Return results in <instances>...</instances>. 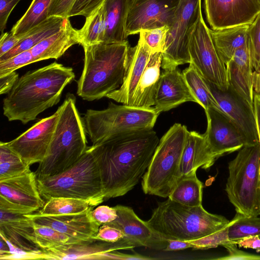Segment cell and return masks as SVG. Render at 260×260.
I'll list each match as a JSON object with an SVG mask.
<instances>
[{"label":"cell","instance_id":"cell-58","mask_svg":"<svg viewBox=\"0 0 260 260\" xmlns=\"http://www.w3.org/2000/svg\"><path fill=\"white\" fill-rule=\"evenodd\" d=\"M258 175H259V178L260 179V161H259V168H258Z\"/></svg>","mask_w":260,"mask_h":260},{"label":"cell","instance_id":"cell-6","mask_svg":"<svg viewBox=\"0 0 260 260\" xmlns=\"http://www.w3.org/2000/svg\"><path fill=\"white\" fill-rule=\"evenodd\" d=\"M188 133L185 125L175 123L160 139L142 178L145 194L169 197L180 178L181 160Z\"/></svg>","mask_w":260,"mask_h":260},{"label":"cell","instance_id":"cell-38","mask_svg":"<svg viewBox=\"0 0 260 260\" xmlns=\"http://www.w3.org/2000/svg\"><path fill=\"white\" fill-rule=\"evenodd\" d=\"M36 242L42 250H48L62 246L68 243L69 237L46 225L34 223Z\"/></svg>","mask_w":260,"mask_h":260},{"label":"cell","instance_id":"cell-51","mask_svg":"<svg viewBox=\"0 0 260 260\" xmlns=\"http://www.w3.org/2000/svg\"><path fill=\"white\" fill-rule=\"evenodd\" d=\"M152 259L153 258L144 256L138 253L126 254L119 252L117 250L113 251L99 254L97 259Z\"/></svg>","mask_w":260,"mask_h":260},{"label":"cell","instance_id":"cell-48","mask_svg":"<svg viewBox=\"0 0 260 260\" xmlns=\"http://www.w3.org/2000/svg\"><path fill=\"white\" fill-rule=\"evenodd\" d=\"M23 39L22 34L14 35L10 31L4 32L0 38V57L8 52Z\"/></svg>","mask_w":260,"mask_h":260},{"label":"cell","instance_id":"cell-45","mask_svg":"<svg viewBox=\"0 0 260 260\" xmlns=\"http://www.w3.org/2000/svg\"><path fill=\"white\" fill-rule=\"evenodd\" d=\"M229 254L224 256L214 258L218 260H260V255L248 253L239 249L236 241H232L224 246Z\"/></svg>","mask_w":260,"mask_h":260},{"label":"cell","instance_id":"cell-14","mask_svg":"<svg viewBox=\"0 0 260 260\" xmlns=\"http://www.w3.org/2000/svg\"><path fill=\"white\" fill-rule=\"evenodd\" d=\"M57 110L43 118L15 139L6 142L28 166L41 162L48 151L58 120Z\"/></svg>","mask_w":260,"mask_h":260},{"label":"cell","instance_id":"cell-36","mask_svg":"<svg viewBox=\"0 0 260 260\" xmlns=\"http://www.w3.org/2000/svg\"><path fill=\"white\" fill-rule=\"evenodd\" d=\"M22 158L11 150L6 142L0 143V180L21 175L28 170Z\"/></svg>","mask_w":260,"mask_h":260},{"label":"cell","instance_id":"cell-28","mask_svg":"<svg viewBox=\"0 0 260 260\" xmlns=\"http://www.w3.org/2000/svg\"><path fill=\"white\" fill-rule=\"evenodd\" d=\"M129 0H106L105 10L106 29L104 44L128 42L126 22Z\"/></svg>","mask_w":260,"mask_h":260},{"label":"cell","instance_id":"cell-42","mask_svg":"<svg viewBox=\"0 0 260 260\" xmlns=\"http://www.w3.org/2000/svg\"><path fill=\"white\" fill-rule=\"evenodd\" d=\"M35 62L30 49L22 51L7 60L0 61V77Z\"/></svg>","mask_w":260,"mask_h":260},{"label":"cell","instance_id":"cell-59","mask_svg":"<svg viewBox=\"0 0 260 260\" xmlns=\"http://www.w3.org/2000/svg\"><path fill=\"white\" fill-rule=\"evenodd\" d=\"M259 2H260V0H259Z\"/></svg>","mask_w":260,"mask_h":260},{"label":"cell","instance_id":"cell-35","mask_svg":"<svg viewBox=\"0 0 260 260\" xmlns=\"http://www.w3.org/2000/svg\"><path fill=\"white\" fill-rule=\"evenodd\" d=\"M51 1L32 0L24 14L12 27V33L22 34L46 19Z\"/></svg>","mask_w":260,"mask_h":260},{"label":"cell","instance_id":"cell-13","mask_svg":"<svg viewBox=\"0 0 260 260\" xmlns=\"http://www.w3.org/2000/svg\"><path fill=\"white\" fill-rule=\"evenodd\" d=\"M207 20L212 29L250 25L260 13L259 0H204Z\"/></svg>","mask_w":260,"mask_h":260},{"label":"cell","instance_id":"cell-49","mask_svg":"<svg viewBox=\"0 0 260 260\" xmlns=\"http://www.w3.org/2000/svg\"><path fill=\"white\" fill-rule=\"evenodd\" d=\"M21 0H0V30L1 35L6 27L8 18Z\"/></svg>","mask_w":260,"mask_h":260},{"label":"cell","instance_id":"cell-2","mask_svg":"<svg viewBox=\"0 0 260 260\" xmlns=\"http://www.w3.org/2000/svg\"><path fill=\"white\" fill-rule=\"evenodd\" d=\"M75 78L72 68L56 62L26 72L4 99V115L10 121L24 124L35 120L59 102L63 89Z\"/></svg>","mask_w":260,"mask_h":260},{"label":"cell","instance_id":"cell-1","mask_svg":"<svg viewBox=\"0 0 260 260\" xmlns=\"http://www.w3.org/2000/svg\"><path fill=\"white\" fill-rule=\"evenodd\" d=\"M159 141L153 129H142L88 147L99 170L105 200L124 196L139 183Z\"/></svg>","mask_w":260,"mask_h":260},{"label":"cell","instance_id":"cell-3","mask_svg":"<svg viewBox=\"0 0 260 260\" xmlns=\"http://www.w3.org/2000/svg\"><path fill=\"white\" fill-rule=\"evenodd\" d=\"M129 45L99 43L84 46L82 74L77 81V94L83 100H99L122 84Z\"/></svg>","mask_w":260,"mask_h":260},{"label":"cell","instance_id":"cell-7","mask_svg":"<svg viewBox=\"0 0 260 260\" xmlns=\"http://www.w3.org/2000/svg\"><path fill=\"white\" fill-rule=\"evenodd\" d=\"M259 142L240 149L228 165L225 191L236 212L246 216L260 215Z\"/></svg>","mask_w":260,"mask_h":260},{"label":"cell","instance_id":"cell-23","mask_svg":"<svg viewBox=\"0 0 260 260\" xmlns=\"http://www.w3.org/2000/svg\"><path fill=\"white\" fill-rule=\"evenodd\" d=\"M0 196L36 211L45 204L38 189L36 174L30 169L21 175L0 180Z\"/></svg>","mask_w":260,"mask_h":260},{"label":"cell","instance_id":"cell-10","mask_svg":"<svg viewBox=\"0 0 260 260\" xmlns=\"http://www.w3.org/2000/svg\"><path fill=\"white\" fill-rule=\"evenodd\" d=\"M188 50L190 63L204 79L221 90L229 89L226 66L215 48L210 28L204 21L201 7L189 33Z\"/></svg>","mask_w":260,"mask_h":260},{"label":"cell","instance_id":"cell-16","mask_svg":"<svg viewBox=\"0 0 260 260\" xmlns=\"http://www.w3.org/2000/svg\"><path fill=\"white\" fill-rule=\"evenodd\" d=\"M206 81L221 111L239 129L248 144L259 142L253 107L230 86L228 89L223 91Z\"/></svg>","mask_w":260,"mask_h":260},{"label":"cell","instance_id":"cell-56","mask_svg":"<svg viewBox=\"0 0 260 260\" xmlns=\"http://www.w3.org/2000/svg\"><path fill=\"white\" fill-rule=\"evenodd\" d=\"M0 259H5L6 257L10 254V247L5 238L0 234Z\"/></svg>","mask_w":260,"mask_h":260},{"label":"cell","instance_id":"cell-26","mask_svg":"<svg viewBox=\"0 0 260 260\" xmlns=\"http://www.w3.org/2000/svg\"><path fill=\"white\" fill-rule=\"evenodd\" d=\"M77 44H79L78 29L72 26L69 18H66L59 31L37 44L30 51L35 62L48 59H57Z\"/></svg>","mask_w":260,"mask_h":260},{"label":"cell","instance_id":"cell-20","mask_svg":"<svg viewBox=\"0 0 260 260\" xmlns=\"http://www.w3.org/2000/svg\"><path fill=\"white\" fill-rule=\"evenodd\" d=\"M187 102H198L182 73L177 68L165 70L160 77L155 97L154 107L159 114Z\"/></svg>","mask_w":260,"mask_h":260},{"label":"cell","instance_id":"cell-47","mask_svg":"<svg viewBox=\"0 0 260 260\" xmlns=\"http://www.w3.org/2000/svg\"><path fill=\"white\" fill-rule=\"evenodd\" d=\"M91 213L94 220L101 225L110 223L117 217V210L115 207H110L106 205L97 207L92 210Z\"/></svg>","mask_w":260,"mask_h":260},{"label":"cell","instance_id":"cell-4","mask_svg":"<svg viewBox=\"0 0 260 260\" xmlns=\"http://www.w3.org/2000/svg\"><path fill=\"white\" fill-rule=\"evenodd\" d=\"M68 93L58 108V120L47 154L39 163L37 179L55 175L76 162L87 149L86 132L76 105Z\"/></svg>","mask_w":260,"mask_h":260},{"label":"cell","instance_id":"cell-27","mask_svg":"<svg viewBox=\"0 0 260 260\" xmlns=\"http://www.w3.org/2000/svg\"><path fill=\"white\" fill-rule=\"evenodd\" d=\"M161 52L152 54L139 82L132 105L150 108L154 105L155 97L160 77Z\"/></svg>","mask_w":260,"mask_h":260},{"label":"cell","instance_id":"cell-24","mask_svg":"<svg viewBox=\"0 0 260 260\" xmlns=\"http://www.w3.org/2000/svg\"><path fill=\"white\" fill-rule=\"evenodd\" d=\"M230 86L253 107V73L249 39L226 64Z\"/></svg>","mask_w":260,"mask_h":260},{"label":"cell","instance_id":"cell-54","mask_svg":"<svg viewBox=\"0 0 260 260\" xmlns=\"http://www.w3.org/2000/svg\"><path fill=\"white\" fill-rule=\"evenodd\" d=\"M193 248V245L188 241L168 239V244L165 251H176Z\"/></svg>","mask_w":260,"mask_h":260},{"label":"cell","instance_id":"cell-30","mask_svg":"<svg viewBox=\"0 0 260 260\" xmlns=\"http://www.w3.org/2000/svg\"><path fill=\"white\" fill-rule=\"evenodd\" d=\"M249 25H242L221 30L210 29L215 48L225 64L237 50L248 41Z\"/></svg>","mask_w":260,"mask_h":260},{"label":"cell","instance_id":"cell-29","mask_svg":"<svg viewBox=\"0 0 260 260\" xmlns=\"http://www.w3.org/2000/svg\"><path fill=\"white\" fill-rule=\"evenodd\" d=\"M66 18L50 16L22 34L23 39L15 47L0 57V61L7 60L17 54L30 50L42 41L50 37L60 30Z\"/></svg>","mask_w":260,"mask_h":260},{"label":"cell","instance_id":"cell-17","mask_svg":"<svg viewBox=\"0 0 260 260\" xmlns=\"http://www.w3.org/2000/svg\"><path fill=\"white\" fill-rule=\"evenodd\" d=\"M76 214L43 215L40 214H25L34 223L50 226L67 235L69 240L67 244L74 243L94 237L101 225L92 215V210Z\"/></svg>","mask_w":260,"mask_h":260},{"label":"cell","instance_id":"cell-18","mask_svg":"<svg viewBox=\"0 0 260 260\" xmlns=\"http://www.w3.org/2000/svg\"><path fill=\"white\" fill-rule=\"evenodd\" d=\"M115 208L117 217L107 224L120 229L124 234V239L136 247L144 246L155 250L165 249L168 239L152 229L146 221L141 219L132 208L121 205H116Z\"/></svg>","mask_w":260,"mask_h":260},{"label":"cell","instance_id":"cell-40","mask_svg":"<svg viewBox=\"0 0 260 260\" xmlns=\"http://www.w3.org/2000/svg\"><path fill=\"white\" fill-rule=\"evenodd\" d=\"M233 220L230 221L226 226L217 232L198 239L188 241L193 245V249H208L216 248L219 246L224 247L232 242L229 238L228 230Z\"/></svg>","mask_w":260,"mask_h":260},{"label":"cell","instance_id":"cell-11","mask_svg":"<svg viewBox=\"0 0 260 260\" xmlns=\"http://www.w3.org/2000/svg\"><path fill=\"white\" fill-rule=\"evenodd\" d=\"M201 7V0H180L174 20L169 27L161 67L174 69L179 65L190 62L189 36Z\"/></svg>","mask_w":260,"mask_h":260},{"label":"cell","instance_id":"cell-25","mask_svg":"<svg viewBox=\"0 0 260 260\" xmlns=\"http://www.w3.org/2000/svg\"><path fill=\"white\" fill-rule=\"evenodd\" d=\"M216 159L212 154L204 134L189 132L180 164V178L196 173L199 168L207 170Z\"/></svg>","mask_w":260,"mask_h":260},{"label":"cell","instance_id":"cell-34","mask_svg":"<svg viewBox=\"0 0 260 260\" xmlns=\"http://www.w3.org/2000/svg\"><path fill=\"white\" fill-rule=\"evenodd\" d=\"M106 29L104 7L86 17L82 27L78 29L79 44L82 47L103 43Z\"/></svg>","mask_w":260,"mask_h":260},{"label":"cell","instance_id":"cell-52","mask_svg":"<svg viewBox=\"0 0 260 260\" xmlns=\"http://www.w3.org/2000/svg\"><path fill=\"white\" fill-rule=\"evenodd\" d=\"M19 78L15 71L0 77V94L8 93Z\"/></svg>","mask_w":260,"mask_h":260},{"label":"cell","instance_id":"cell-15","mask_svg":"<svg viewBox=\"0 0 260 260\" xmlns=\"http://www.w3.org/2000/svg\"><path fill=\"white\" fill-rule=\"evenodd\" d=\"M205 111L207 127L204 135L216 159L249 145L239 129L223 113L213 108Z\"/></svg>","mask_w":260,"mask_h":260},{"label":"cell","instance_id":"cell-53","mask_svg":"<svg viewBox=\"0 0 260 260\" xmlns=\"http://www.w3.org/2000/svg\"><path fill=\"white\" fill-rule=\"evenodd\" d=\"M239 247L250 248L260 252V237L258 236H250L236 241Z\"/></svg>","mask_w":260,"mask_h":260},{"label":"cell","instance_id":"cell-41","mask_svg":"<svg viewBox=\"0 0 260 260\" xmlns=\"http://www.w3.org/2000/svg\"><path fill=\"white\" fill-rule=\"evenodd\" d=\"M248 35L253 70L257 71L260 70V13L249 25Z\"/></svg>","mask_w":260,"mask_h":260},{"label":"cell","instance_id":"cell-39","mask_svg":"<svg viewBox=\"0 0 260 260\" xmlns=\"http://www.w3.org/2000/svg\"><path fill=\"white\" fill-rule=\"evenodd\" d=\"M169 27L165 25L140 31L139 37L144 41L152 54L157 52L162 53L164 52Z\"/></svg>","mask_w":260,"mask_h":260},{"label":"cell","instance_id":"cell-57","mask_svg":"<svg viewBox=\"0 0 260 260\" xmlns=\"http://www.w3.org/2000/svg\"><path fill=\"white\" fill-rule=\"evenodd\" d=\"M252 78L253 92L260 94V70L253 71Z\"/></svg>","mask_w":260,"mask_h":260},{"label":"cell","instance_id":"cell-43","mask_svg":"<svg viewBox=\"0 0 260 260\" xmlns=\"http://www.w3.org/2000/svg\"><path fill=\"white\" fill-rule=\"evenodd\" d=\"M106 0H76L74 4L68 17L77 15L87 17L94 13L104 3Z\"/></svg>","mask_w":260,"mask_h":260},{"label":"cell","instance_id":"cell-50","mask_svg":"<svg viewBox=\"0 0 260 260\" xmlns=\"http://www.w3.org/2000/svg\"><path fill=\"white\" fill-rule=\"evenodd\" d=\"M0 210L22 214H32L36 211L32 208L13 203L2 196H0Z\"/></svg>","mask_w":260,"mask_h":260},{"label":"cell","instance_id":"cell-12","mask_svg":"<svg viewBox=\"0 0 260 260\" xmlns=\"http://www.w3.org/2000/svg\"><path fill=\"white\" fill-rule=\"evenodd\" d=\"M180 0H129L126 22L127 35L143 29L170 26Z\"/></svg>","mask_w":260,"mask_h":260},{"label":"cell","instance_id":"cell-37","mask_svg":"<svg viewBox=\"0 0 260 260\" xmlns=\"http://www.w3.org/2000/svg\"><path fill=\"white\" fill-rule=\"evenodd\" d=\"M228 236L232 241H237L250 236L260 237V217H248L236 212L229 228Z\"/></svg>","mask_w":260,"mask_h":260},{"label":"cell","instance_id":"cell-31","mask_svg":"<svg viewBox=\"0 0 260 260\" xmlns=\"http://www.w3.org/2000/svg\"><path fill=\"white\" fill-rule=\"evenodd\" d=\"M105 199H82L65 197L51 198L46 200L38 213L43 215H59L79 213L93 208Z\"/></svg>","mask_w":260,"mask_h":260},{"label":"cell","instance_id":"cell-46","mask_svg":"<svg viewBox=\"0 0 260 260\" xmlns=\"http://www.w3.org/2000/svg\"><path fill=\"white\" fill-rule=\"evenodd\" d=\"M76 0H52L48 11V17L69 18V14Z\"/></svg>","mask_w":260,"mask_h":260},{"label":"cell","instance_id":"cell-21","mask_svg":"<svg viewBox=\"0 0 260 260\" xmlns=\"http://www.w3.org/2000/svg\"><path fill=\"white\" fill-rule=\"evenodd\" d=\"M152 54L139 37L134 47H129L125 76L121 86L106 97L123 105L131 106L139 82Z\"/></svg>","mask_w":260,"mask_h":260},{"label":"cell","instance_id":"cell-5","mask_svg":"<svg viewBox=\"0 0 260 260\" xmlns=\"http://www.w3.org/2000/svg\"><path fill=\"white\" fill-rule=\"evenodd\" d=\"M146 222L167 239L191 241L217 232L230 221L222 215L208 212L202 205L188 206L168 198L158 203Z\"/></svg>","mask_w":260,"mask_h":260},{"label":"cell","instance_id":"cell-33","mask_svg":"<svg viewBox=\"0 0 260 260\" xmlns=\"http://www.w3.org/2000/svg\"><path fill=\"white\" fill-rule=\"evenodd\" d=\"M182 73L198 104L205 111L209 108H213L222 112L206 80L200 75L192 64L189 63L188 67L184 69Z\"/></svg>","mask_w":260,"mask_h":260},{"label":"cell","instance_id":"cell-19","mask_svg":"<svg viewBox=\"0 0 260 260\" xmlns=\"http://www.w3.org/2000/svg\"><path fill=\"white\" fill-rule=\"evenodd\" d=\"M136 247L123 238L108 242L91 238L58 247L43 250L45 259H97L99 254L118 250H132Z\"/></svg>","mask_w":260,"mask_h":260},{"label":"cell","instance_id":"cell-22","mask_svg":"<svg viewBox=\"0 0 260 260\" xmlns=\"http://www.w3.org/2000/svg\"><path fill=\"white\" fill-rule=\"evenodd\" d=\"M0 234L11 243L29 252L42 253L38 245L32 220L26 216L0 210Z\"/></svg>","mask_w":260,"mask_h":260},{"label":"cell","instance_id":"cell-32","mask_svg":"<svg viewBox=\"0 0 260 260\" xmlns=\"http://www.w3.org/2000/svg\"><path fill=\"white\" fill-rule=\"evenodd\" d=\"M203 188L196 173H192L180 178L168 198L184 205L200 206L202 205Z\"/></svg>","mask_w":260,"mask_h":260},{"label":"cell","instance_id":"cell-8","mask_svg":"<svg viewBox=\"0 0 260 260\" xmlns=\"http://www.w3.org/2000/svg\"><path fill=\"white\" fill-rule=\"evenodd\" d=\"M158 115L152 107L110 102L104 110H87L83 120L86 134L94 145L124 133L153 129Z\"/></svg>","mask_w":260,"mask_h":260},{"label":"cell","instance_id":"cell-55","mask_svg":"<svg viewBox=\"0 0 260 260\" xmlns=\"http://www.w3.org/2000/svg\"><path fill=\"white\" fill-rule=\"evenodd\" d=\"M253 108L258 141L260 145V94L254 93Z\"/></svg>","mask_w":260,"mask_h":260},{"label":"cell","instance_id":"cell-44","mask_svg":"<svg viewBox=\"0 0 260 260\" xmlns=\"http://www.w3.org/2000/svg\"><path fill=\"white\" fill-rule=\"evenodd\" d=\"M124 236L120 229L106 223L100 226L97 234L92 238L108 242H116L123 239Z\"/></svg>","mask_w":260,"mask_h":260},{"label":"cell","instance_id":"cell-9","mask_svg":"<svg viewBox=\"0 0 260 260\" xmlns=\"http://www.w3.org/2000/svg\"><path fill=\"white\" fill-rule=\"evenodd\" d=\"M37 183L40 195L46 200L54 197L104 198L99 170L88 147L70 167L55 175L37 179Z\"/></svg>","mask_w":260,"mask_h":260}]
</instances>
